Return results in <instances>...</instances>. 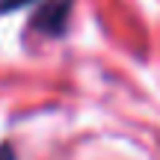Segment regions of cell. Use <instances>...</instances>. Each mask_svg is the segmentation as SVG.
<instances>
[{"mask_svg": "<svg viewBox=\"0 0 160 160\" xmlns=\"http://www.w3.org/2000/svg\"><path fill=\"white\" fill-rule=\"evenodd\" d=\"M68 12H71V0H45L33 18V27L42 30L45 36H62L65 24H68Z\"/></svg>", "mask_w": 160, "mask_h": 160, "instance_id": "6da1fadb", "label": "cell"}, {"mask_svg": "<svg viewBox=\"0 0 160 160\" xmlns=\"http://www.w3.org/2000/svg\"><path fill=\"white\" fill-rule=\"evenodd\" d=\"M30 3H36V0H0V15H6V12H15V9L30 6Z\"/></svg>", "mask_w": 160, "mask_h": 160, "instance_id": "7a4b0ae2", "label": "cell"}, {"mask_svg": "<svg viewBox=\"0 0 160 160\" xmlns=\"http://www.w3.org/2000/svg\"><path fill=\"white\" fill-rule=\"evenodd\" d=\"M0 160H15V151H12V145H0Z\"/></svg>", "mask_w": 160, "mask_h": 160, "instance_id": "3957f363", "label": "cell"}]
</instances>
